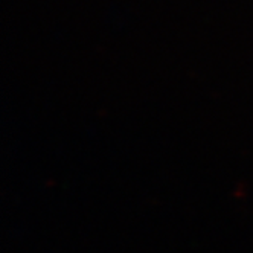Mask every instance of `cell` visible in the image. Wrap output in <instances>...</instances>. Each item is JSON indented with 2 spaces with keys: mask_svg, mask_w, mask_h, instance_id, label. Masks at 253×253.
Listing matches in <instances>:
<instances>
[]
</instances>
